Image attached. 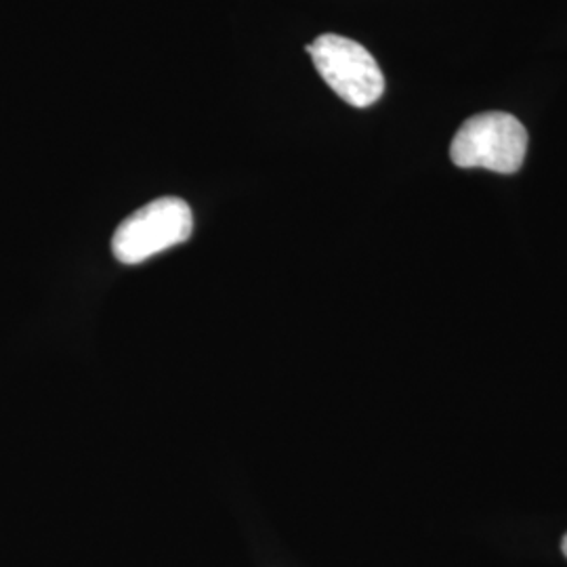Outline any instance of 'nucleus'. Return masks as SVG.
<instances>
[{"label": "nucleus", "instance_id": "20e7f679", "mask_svg": "<svg viewBox=\"0 0 567 567\" xmlns=\"http://www.w3.org/2000/svg\"><path fill=\"white\" fill-rule=\"evenodd\" d=\"M561 550H564V555L567 557V534L564 536V543H561Z\"/></svg>", "mask_w": 567, "mask_h": 567}, {"label": "nucleus", "instance_id": "f03ea898", "mask_svg": "<svg viewBox=\"0 0 567 567\" xmlns=\"http://www.w3.org/2000/svg\"><path fill=\"white\" fill-rule=\"evenodd\" d=\"M194 231L192 208L182 198H158L126 217L114 238L112 252L124 265H140L154 255L189 240Z\"/></svg>", "mask_w": 567, "mask_h": 567}, {"label": "nucleus", "instance_id": "7ed1b4c3", "mask_svg": "<svg viewBox=\"0 0 567 567\" xmlns=\"http://www.w3.org/2000/svg\"><path fill=\"white\" fill-rule=\"evenodd\" d=\"M326 84L353 107H368L385 93V76L360 42L324 34L307 47Z\"/></svg>", "mask_w": 567, "mask_h": 567}, {"label": "nucleus", "instance_id": "f257e3e1", "mask_svg": "<svg viewBox=\"0 0 567 567\" xmlns=\"http://www.w3.org/2000/svg\"><path fill=\"white\" fill-rule=\"evenodd\" d=\"M527 131L507 112H484L463 122L450 145L458 168H486L513 175L526 161Z\"/></svg>", "mask_w": 567, "mask_h": 567}]
</instances>
